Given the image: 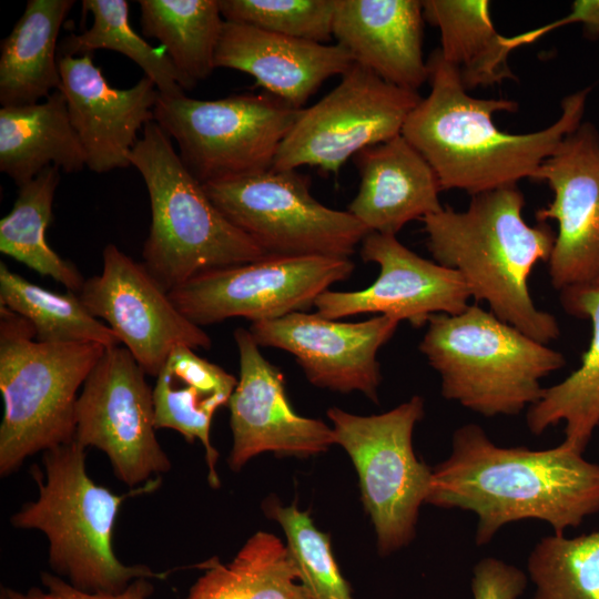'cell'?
Returning <instances> with one entry per match:
<instances>
[{
	"label": "cell",
	"mask_w": 599,
	"mask_h": 599,
	"mask_svg": "<svg viewBox=\"0 0 599 599\" xmlns=\"http://www.w3.org/2000/svg\"><path fill=\"white\" fill-rule=\"evenodd\" d=\"M426 504L475 514L478 546L525 519L561 535L599 512V464L564 441L544 450L501 447L479 425L465 424L453 434L449 456L433 469Z\"/></svg>",
	"instance_id": "1"
},
{
	"label": "cell",
	"mask_w": 599,
	"mask_h": 599,
	"mask_svg": "<svg viewBox=\"0 0 599 599\" xmlns=\"http://www.w3.org/2000/svg\"><path fill=\"white\" fill-rule=\"evenodd\" d=\"M427 64L430 91L409 113L402 135L433 167L441 191L457 189L473 196L531 179L582 123L590 88L567 95L551 125L511 134L494 123L493 114L515 112L517 102L469 95L438 49Z\"/></svg>",
	"instance_id": "2"
},
{
	"label": "cell",
	"mask_w": 599,
	"mask_h": 599,
	"mask_svg": "<svg viewBox=\"0 0 599 599\" xmlns=\"http://www.w3.org/2000/svg\"><path fill=\"white\" fill-rule=\"evenodd\" d=\"M517 185L471 196L468 207H443L422 220L434 261L457 271L470 297L534 339L560 335L556 317L539 309L528 287L535 265L548 262L556 234L546 222L529 225Z\"/></svg>",
	"instance_id": "3"
},
{
	"label": "cell",
	"mask_w": 599,
	"mask_h": 599,
	"mask_svg": "<svg viewBox=\"0 0 599 599\" xmlns=\"http://www.w3.org/2000/svg\"><path fill=\"white\" fill-rule=\"evenodd\" d=\"M85 448L75 440L43 453L32 468L38 498L12 515L11 525L43 532L55 575L89 592H118L139 578L164 579L144 565H124L113 548L114 525L128 496L155 489L160 479L118 495L89 476Z\"/></svg>",
	"instance_id": "4"
},
{
	"label": "cell",
	"mask_w": 599,
	"mask_h": 599,
	"mask_svg": "<svg viewBox=\"0 0 599 599\" xmlns=\"http://www.w3.org/2000/svg\"><path fill=\"white\" fill-rule=\"evenodd\" d=\"M129 161L151 204L142 264L167 293L200 273L270 255L214 205L155 121L143 128Z\"/></svg>",
	"instance_id": "5"
},
{
	"label": "cell",
	"mask_w": 599,
	"mask_h": 599,
	"mask_svg": "<svg viewBox=\"0 0 599 599\" xmlns=\"http://www.w3.org/2000/svg\"><path fill=\"white\" fill-rule=\"evenodd\" d=\"M419 351L440 377L444 398L484 417L516 416L542 396L564 355L474 304L435 314Z\"/></svg>",
	"instance_id": "6"
},
{
	"label": "cell",
	"mask_w": 599,
	"mask_h": 599,
	"mask_svg": "<svg viewBox=\"0 0 599 599\" xmlns=\"http://www.w3.org/2000/svg\"><path fill=\"white\" fill-rule=\"evenodd\" d=\"M106 349L98 343L39 342L26 318L0 306L1 476L74 440L78 392Z\"/></svg>",
	"instance_id": "7"
},
{
	"label": "cell",
	"mask_w": 599,
	"mask_h": 599,
	"mask_svg": "<svg viewBox=\"0 0 599 599\" xmlns=\"http://www.w3.org/2000/svg\"><path fill=\"white\" fill-rule=\"evenodd\" d=\"M300 111L268 93L217 100L160 94L154 121L204 185L271 169Z\"/></svg>",
	"instance_id": "8"
},
{
	"label": "cell",
	"mask_w": 599,
	"mask_h": 599,
	"mask_svg": "<svg viewBox=\"0 0 599 599\" xmlns=\"http://www.w3.org/2000/svg\"><path fill=\"white\" fill-rule=\"evenodd\" d=\"M424 408V399L415 395L378 415L359 416L337 407L327 410L335 444L347 451L357 470L380 555L414 539L419 508L429 493L433 469L413 448V432Z\"/></svg>",
	"instance_id": "9"
},
{
	"label": "cell",
	"mask_w": 599,
	"mask_h": 599,
	"mask_svg": "<svg viewBox=\"0 0 599 599\" xmlns=\"http://www.w3.org/2000/svg\"><path fill=\"white\" fill-rule=\"evenodd\" d=\"M297 170L273 167L203 187L214 205L272 255L349 258L369 231L349 212L327 207Z\"/></svg>",
	"instance_id": "10"
},
{
	"label": "cell",
	"mask_w": 599,
	"mask_h": 599,
	"mask_svg": "<svg viewBox=\"0 0 599 599\" xmlns=\"http://www.w3.org/2000/svg\"><path fill=\"white\" fill-rule=\"evenodd\" d=\"M420 100L418 92L390 84L354 62L331 92L301 109L272 167L309 165L337 174L358 152L402 134Z\"/></svg>",
	"instance_id": "11"
},
{
	"label": "cell",
	"mask_w": 599,
	"mask_h": 599,
	"mask_svg": "<svg viewBox=\"0 0 599 599\" xmlns=\"http://www.w3.org/2000/svg\"><path fill=\"white\" fill-rule=\"evenodd\" d=\"M353 271L351 258L270 254L200 273L169 295L179 311L201 327L233 317L251 323L270 321L305 312Z\"/></svg>",
	"instance_id": "12"
},
{
	"label": "cell",
	"mask_w": 599,
	"mask_h": 599,
	"mask_svg": "<svg viewBox=\"0 0 599 599\" xmlns=\"http://www.w3.org/2000/svg\"><path fill=\"white\" fill-rule=\"evenodd\" d=\"M123 346L108 348L79 393L74 440L103 451L119 480L136 487L171 469L155 435L153 388Z\"/></svg>",
	"instance_id": "13"
},
{
	"label": "cell",
	"mask_w": 599,
	"mask_h": 599,
	"mask_svg": "<svg viewBox=\"0 0 599 599\" xmlns=\"http://www.w3.org/2000/svg\"><path fill=\"white\" fill-rule=\"evenodd\" d=\"M102 262L101 274L87 278L78 295L146 375L155 377L177 346L211 347L209 334L179 311L142 262L112 243L103 248Z\"/></svg>",
	"instance_id": "14"
},
{
	"label": "cell",
	"mask_w": 599,
	"mask_h": 599,
	"mask_svg": "<svg viewBox=\"0 0 599 599\" xmlns=\"http://www.w3.org/2000/svg\"><path fill=\"white\" fill-rule=\"evenodd\" d=\"M552 201L536 212L538 222L554 220L558 233L548 263L552 286L562 291L599 278V132L582 122L534 173Z\"/></svg>",
	"instance_id": "15"
},
{
	"label": "cell",
	"mask_w": 599,
	"mask_h": 599,
	"mask_svg": "<svg viewBox=\"0 0 599 599\" xmlns=\"http://www.w3.org/2000/svg\"><path fill=\"white\" fill-rule=\"evenodd\" d=\"M399 323L385 315L345 323L318 313L295 312L252 322L248 331L260 347L294 355L311 384L341 393L361 392L377 403L382 382L377 353Z\"/></svg>",
	"instance_id": "16"
},
{
	"label": "cell",
	"mask_w": 599,
	"mask_h": 599,
	"mask_svg": "<svg viewBox=\"0 0 599 599\" xmlns=\"http://www.w3.org/2000/svg\"><path fill=\"white\" fill-rule=\"evenodd\" d=\"M361 256L379 266L377 278L359 291L322 293L314 304L319 315L338 319L377 313L420 327L435 314H458L469 305L457 271L419 256L394 235L368 233Z\"/></svg>",
	"instance_id": "17"
},
{
	"label": "cell",
	"mask_w": 599,
	"mask_h": 599,
	"mask_svg": "<svg viewBox=\"0 0 599 599\" xmlns=\"http://www.w3.org/2000/svg\"><path fill=\"white\" fill-rule=\"evenodd\" d=\"M240 377L229 400L232 470L266 451L307 457L335 444L333 428L296 414L285 393L284 376L260 352L248 329L234 331Z\"/></svg>",
	"instance_id": "18"
},
{
	"label": "cell",
	"mask_w": 599,
	"mask_h": 599,
	"mask_svg": "<svg viewBox=\"0 0 599 599\" xmlns=\"http://www.w3.org/2000/svg\"><path fill=\"white\" fill-rule=\"evenodd\" d=\"M71 123L85 154L87 167L106 173L130 166L138 132L154 121L159 91L146 77L129 89L111 87L92 53L59 55Z\"/></svg>",
	"instance_id": "19"
},
{
	"label": "cell",
	"mask_w": 599,
	"mask_h": 599,
	"mask_svg": "<svg viewBox=\"0 0 599 599\" xmlns=\"http://www.w3.org/2000/svg\"><path fill=\"white\" fill-rule=\"evenodd\" d=\"M354 60L342 45L325 44L225 21L215 52V68L250 74L257 85L286 104L303 109L306 101Z\"/></svg>",
	"instance_id": "20"
},
{
	"label": "cell",
	"mask_w": 599,
	"mask_h": 599,
	"mask_svg": "<svg viewBox=\"0 0 599 599\" xmlns=\"http://www.w3.org/2000/svg\"><path fill=\"white\" fill-rule=\"evenodd\" d=\"M423 2L335 0L333 38L384 81L417 92L429 78L423 55Z\"/></svg>",
	"instance_id": "21"
},
{
	"label": "cell",
	"mask_w": 599,
	"mask_h": 599,
	"mask_svg": "<svg viewBox=\"0 0 599 599\" xmlns=\"http://www.w3.org/2000/svg\"><path fill=\"white\" fill-rule=\"evenodd\" d=\"M354 161L359 187L346 211L369 233L396 236L408 222L443 209L436 173L402 134L358 152Z\"/></svg>",
	"instance_id": "22"
},
{
	"label": "cell",
	"mask_w": 599,
	"mask_h": 599,
	"mask_svg": "<svg viewBox=\"0 0 599 599\" xmlns=\"http://www.w3.org/2000/svg\"><path fill=\"white\" fill-rule=\"evenodd\" d=\"M155 378L156 429H173L190 444L200 440L205 450L209 483L217 488L219 453L211 441V424L215 412L229 404L237 379L187 346L175 347Z\"/></svg>",
	"instance_id": "23"
},
{
	"label": "cell",
	"mask_w": 599,
	"mask_h": 599,
	"mask_svg": "<svg viewBox=\"0 0 599 599\" xmlns=\"http://www.w3.org/2000/svg\"><path fill=\"white\" fill-rule=\"evenodd\" d=\"M49 166L67 173L87 166L60 90L34 104L0 109V171L21 186Z\"/></svg>",
	"instance_id": "24"
},
{
	"label": "cell",
	"mask_w": 599,
	"mask_h": 599,
	"mask_svg": "<svg viewBox=\"0 0 599 599\" xmlns=\"http://www.w3.org/2000/svg\"><path fill=\"white\" fill-rule=\"evenodd\" d=\"M564 309L591 323V339L580 366L560 383L546 387L541 398L527 410L526 422L534 435L565 423L564 443L583 453L599 426V284L565 288Z\"/></svg>",
	"instance_id": "25"
},
{
	"label": "cell",
	"mask_w": 599,
	"mask_h": 599,
	"mask_svg": "<svg viewBox=\"0 0 599 599\" xmlns=\"http://www.w3.org/2000/svg\"><path fill=\"white\" fill-rule=\"evenodd\" d=\"M73 0H29L0 50V103L34 104L60 90L58 35Z\"/></svg>",
	"instance_id": "26"
},
{
	"label": "cell",
	"mask_w": 599,
	"mask_h": 599,
	"mask_svg": "<svg viewBox=\"0 0 599 599\" xmlns=\"http://www.w3.org/2000/svg\"><path fill=\"white\" fill-rule=\"evenodd\" d=\"M424 19L438 28L443 59L456 69L466 90L514 79L510 49L497 33L490 2L485 0H425Z\"/></svg>",
	"instance_id": "27"
},
{
	"label": "cell",
	"mask_w": 599,
	"mask_h": 599,
	"mask_svg": "<svg viewBox=\"0 0 599 599\" xmlns=\"http://www.w3.org/2000/svg\"><path fill=\"white\" fill-rule=\"evenodd\" d=\"M185 599H311L288 548L276 536L258 531L233 560L212 559Z\"/></svg>",
	"instance_id": "28"
},
{
	"label": "cell",
	"mask_w": 599,
	"mask_h": 599,
	"mask_svg": "<svg viewBox=\"0 0 599 599\" xmlns=\"http://www.w3.org/2000/svg\"><path fill=\"white\" fill-rule=\"evenodd\" d=\"M143 35L155 38L193 89L215 69V52L224 18L219 0H140Z\"/></svg>",
	"instance_id": "29"
},
{
	"label": "cell",
	"mask_w": 599,
	"mask_h": 599,
	"mask_svg": "<svg viewBox=\"0 0 599 599\" xmlns=\"http://www.w3.org/2000/svg\"><path fill=\"white\" fill-rule=\"evenodd\" d=\"M60 182V170L44 169L19 186L11 211L0 221V251L42 276H49L68 291L79 294L84 278L79 270L54 252L45 240L52 220V204Z\"/></svg>",
	"instance_id": "30"
},
{
	"label": "cell",
	"mask_w": 599,
	"mask_h": 599,
	"mask_svg": "<svg viewBox=\"0 0 599 599\" xmlns=\"http://www.w3.org/2000/svg\"><path fill=\"white\" fill-rule=\"evenodd\" d=\"M0 306L26 318L43 343H98L119 346L112 329L94 317L77 293L64 294L31 283L0 263Z\"/></svg>",
	"instance_id": "31"
},
{
	"label": "cell",
	"mask_w": 599,
	"mask_h": 599,
	"mask_svg": "<svg viewBox=\"0 0 599 599\" xmlns=\"http://www.w3.org/2000/svg\"><path fill=\"white\" fill-rule=\"evenodd\" d=\"M82 8L91 13L92 24L82 33L64 39L63 53L82 54L98 49L116 51L136 63L161 95L184 94L183 79L164 49L152 47L132 28L125 0H84Z\"/></svg>",
	"instance_id": "32"
},
{
	"label": "cell",
	"mask_w": 599,
	"mask_h": 599,
	"mask_svg": "<svg viewBox=\"0 0 599 599\" xmlns=\"http://www.w3.org/2000/svg\"><path fill=\"white\" fill-rule=\"evenodd\" d=\"M532 599H599V530L541 538L527 559Z\"/></svg>",
	"instance_id": "33"
},
{
	"label": "cell",
	"mask_w": 599,
	"mask_h": 599,
	"mask_svg": "<svg viewBox=\"0 0 599 599\" xmlns=\"http://www.w3.org/2000/svg\"><path fill=\"white\" fill-rule=\"evenodd\" d=\"M264 510L283 528L311 599H354L333 555L329 537L314 526L308 512L294 505L284 507L273 499L264 504Z\"/></svg>",
	"instance_id": "34"
},
{
	"label": "cell",
	"mask_w": 599,
	"mask_h": 599,
	"mask_svg": "<svg viewBox=\"0 0 599 599\" xmlns=\"http://www.w3.org/2000/svg\"><path fill=\"white\" fill-rule=\"evenodd\" d=\"M225 21L325 43L333 38L335 0H219Z\"/></svg>",
	"instance_id": "35"
},
{
	"label": "cell",
	"mask_w": 599,
	"mask_h": 599,
	"mask_svg": "<svg viewBox=\"0 0 599 599\" xmlns=\"http://www.w3.org/2000/svg\"><path fill=\"white\" fill-rule=\"evenodd\" d=\"M43 588L31 587L24 592L11 588H1L7 599H150L154 591L148 578L133 580L118 592H89L73 587L55 573L42 572Z\"/></svg>",
	"instance_id": "36"
},
{
	"label": "cell",
	"mask_w": 599,
	"mask_h": 599,
	"mask_svg": "<svg viewBox=\"0 0 599 599\" xmlns=\"http://www.w3.org/2000/svg\"><path fill=\"white\" fill-rule=\"evenodd\" d=\"M527 585L526 572L496 557H485L473 568V599H519Z\"/></svg>",
	"instance_id": "37"
},
{
	"label": "cell",
	"mask_w": 599,
	"mask_h": 599,
	"mask_svg": "<svg viewBox=\"0 0 599 599\" xmlns=\"http://www.w3.org/2000/svg\"><path fill=\"white\" fill-rule=\"evenodd\" d=\"M582 23L588 35L599 37V0H578L572 3L571 12L550 24H546L536 30L528 31L514 37H505L506 45L512 51L514 49L529 44L539 39L545 33L570 23Z\"/></svg>",
	"instance_id": "38"
},
{
	"label": "cell",
	"mask_w": 599,
	"mask_h": 599,
	"mask_svg": "<svg viewBox=\"0 0 599 599\" xmlns=\"http://www.w3.org/2000/svg\"><path fill=\"white\" fill-rule=\"evenodd\" d=\"M0 599H7V597L1 592L0 593Z\"/></svg>",
	"instance_id": "39"
},
{
	"label": "cell",
	"mask_w": 599,
	"mask_h": 599,
	"mask_svg": "<svg viewBox=\"0 0 599 599\" xmlns=\"http://www.w3.org/2000/svg\"><path fill=\"white\" fill-rule=\"evenodd\" d=\"M595 284H599V278H598V281H597Z\"/></svg>",
	"instance_id": "40"
}]
</instances>
